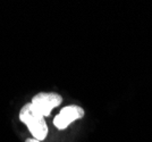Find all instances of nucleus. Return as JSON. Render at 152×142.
Returning <instances> with one entry per match:
<instances>
[{
  "label": "nucleus",
  "mask_w": 152,
  "mask_h": 142,
  "mask_svg": "<svg viewBox=\"0 0 152 142\" xmlns=\"http://www.w3.org/2000/svg\"><path fill=\"white\" fill-rule=\"evenodd\" d=\"M19 119L24 123L34 139L39 141L45 140L48 134V126L45 116H42L38 110L33 107L31 102L26 103L19 111Z\"/></svg>",
  "instance_id": "f257e3e1"
},
{
  "label": "nucleus",
  "mask_w": 152,
  "mask_h": 142,
  "mask_svg": "<svg viewBox=\"0 0 152 142\" xmlns=\"http://www.w3.org/2000/svg\"><path fill=\"white\" fill-rule=\"evenodd\" d=\"M63 102V97L56 92H40L32 99L31 103L42 116H49L51 110Z\"/></svg>",
  "instance_id": "f03ea898"
},
{
  "label": "nucleus",
  "mask_w": 152,
  "mask_h": 142,
  "mask_svg": "<svg viewBox=\"0 0 152 142\" xmlns=\"http://www.w3.org/2000/svg\"><path fill=\"white\" fill-rule=\"evenodd\" d=\"M84 109L80 106L76 105H72V106H67L60 110V113L53 119V125L57 127L58 130H64L67 126H69L72 123L83 118L84 116Z\"/></svg>",
  "instance_id": "7ed1b4c3"
},
{
  "label": "nucleus",
  "mask_w": 152,
  "mask_h": 142,
  "mask_svg": "<svg viewBox=\"0 0 152 142\" xmlns=\"http://www.w3.org/2000/svg\"><path fill=\"white\" fill-rule=\"evenodd\" d=\"M25 142H41V141H39L37 139H34V138H30V139H26Z\"/></svg>",
  "instance_id": "20e7f679"
}]
</instances>
